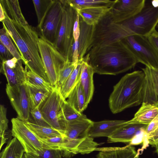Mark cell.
<instances>
[{
	"label": "cell",
	"instance_id": "obj_1",
	"mask_svg": "<svg viewBox=\"0 0 158 158\" xmlns=\"http://www.w3.org/2000/svg\"><path fill=\"white\" fill-rule=\"evenodd\" d=\"M3 8L6 15L3 26L18 48L25 67L49 82L40 55L38 33L26 20L12 19Z\"/></svg>",
	"mask_w": 158,
	"mask_h": 158
},
{
	"label": "cell",
	"instance_id": "obj_2",
	"mask_svg": "<svg viewBox=\"0 0 158 158\" xmlns=\"http://www.w3.org/2000/svg\"><path fill=\"white\" fill-rule=\"evenodd\" d=\"M84 60L93 69L94 73L116 75L133 68L137 59L122 40L102 47L90 48Z\"/></svg>",
	"mask_w": 158,
	"mask_h": 158
},
{
	"label": "cell",
	"instance_id": "obj_3",
	"mask_svg": "<svg viewBox=\"0 0 158 158\" xmlns=\"http://www.w3.org/2000/svg\"><path fill=\"white\" fill-rule=\"evenodd\" d=\"M144 77L142 71H134L125 75L114 86L109 99L113 113L142 103Z\"/></svg>",
	"mask_w": 158,
	"mask_h": 158
},
{
	"label": "cell",
	"instance_id": "obj_4",
	"mask_svg": "<svg viewBox=\"0 0 158 158\" xmlns=\"http://www.w3.org/2000/svg\"><path fill=\"white\" fill-rule=\"evenodd\" d=\"M93 122L86 118L67 122L61 150L66 156L87 154L96 151L99 144L88 135Z\"/></svg>",
	"mask_w": 158,
	"mask_h": 158
},
{
	"label": "cell",
	"instance_id": "obj_5",
	"mask_svg": "<svg viewBox=\"0 0 158 158\" xmlns=\"http://www.w3.org/2000/svg\"><path fill=\"white\" fill-rule=\"evenodd\" d=\"M109 12L95 25L90 48L109 45L134 35L122 23L114 22L110 17Z\"/></svg>",
	"mask_w": 158,
	"mask_h": 158
},
{
	"label": "cell",
	"instance_id": "obj_6",
	"mask_svg": "<svg viewBox=\"0 0 158 158\" xmlns=\"http://www.w3.org/2000/svg\"><path fill=\"white\" fill-rule=\"evenodd\" d=\"M63 8L60 25L53 44L66 59L72 61V48L74 42L73 28L77 11L66 0H60Z\"/></svg>",
	"mask_w": 158,
	"mask_h": 158
},
{
	"label": "cell",
	"instance_id": "obj_7",
	"mask_svg": "<svg viewBox=\"0 0 158 158\" xmlns=\"http://www.w3.org/2000/svg\"><path fill=\"white\" fill-rule=\"evenodd\" d=\"M65 100L61 93L60 87L56 84L40 106L44 118L51 127L64 133L67 124L63 112Z\"/></svg>",
	"mask_w": 158,
	"mask_h": 158
},
{
	"label": "cell",
	"instance_id": "obj_8",
	"mask_svg": "<svg viewBox=\"0 0 158 158\" xmlns=\"http://www.w3.org/2000/svg\"><path fill=\"white\" fill-rule=\"evenodd\" d=\"M39 36L38 45L40 55L48 80L53 86L57 84L59 71L67 60L53 44Z\"/></svg>",
	"mask_w": 158,
	"mask_h": 158
},
{
	"label": "cell",
	"instance_id": "obj_9",
	"mask_svg": "<svg viewBox=\"0 0 158 158\" xmlns=\"http://www.w3.org/2000/svg\"><path fill=\"white\" fill-rule=\"evenodd\" d=\"M121 23L134 35L147 37L158 25V7L145 5L138 14Z\"/></svg>",
	"mask_w": 158,
	"mask_h": 158
},
{
	"label": "cell",
	"instance_id": "obj_10",
	"mask_svg": "<svg viewBox=\"0 0 158 158\" xmlns=\"http://www.w3.org/2000/svg\"><path fill=\"white\" fill-rule=\"evenodd\" d=\"M137 60L151 68H158V54L147 37L133 35L122 40Z\"/></svg>",
	"mask_w": 158,
	"mask_h": 158
},
{
	"label": "cell",
	"instance_id": "obj_11",
	"mask_svg": "<svg viewBox=\"0 0 158 158\" xmlns=\"http://www.w3.org/2000/svg\"><path fill=\"white\" fill-rule=\"evenodd\" d=\"M12 136L16 137L24 147L25 152L38 156L44 148L39 138L28 127L25 122L18 117L11 119Z\"/></svg>",
	"mask_w": 158,
	"mask_h": 158
},
{
	"label": "cell",
	"instance_id": "obj_12",
	"mask_svg": "<svg viewBox=\"0 0 158 158\" xmlns=\"http://www.w3.org/2000/svg\"><path fill=\"white\" fill-rule=\"evenodd\" d=\"M6 91L13 108L20 119L29 121L31 108L25 84L15 86L6 84Z\"/></svg>",
	"mask_w": 158,
	"mask_h": 158
},
{
	"label": "cell",
	"instance_id": "obj_13",
	"mask_svg": "<svg viewBox=\"0 0 158 158\" xmlns=\"http://www.w3.org/2000/svg\"><path fill=\"white\" fill-rule=\"evenodd\" d=\"M63 8L60 0H55L39 30L40 35L53 44L56 40L60 25Z\"/></svg>",
	"mask_w": 158,
	"mask_h": 158
},
{
	"label": "cell",
	"instance_id": "obj_14",
	"mask_svg": "<svg viewBox=\"0 0 158 158\" xmlns=\"http://www.w3.org/2000/svg\"><path fill=\"white\" fill-rule=\"evenodd\" d=\"M145 0H116L109 12L112 21L121 23L138 14L145 5Z\"/></svg>",
	"mask_w": 158,
	"mask_h": 158
},
{
	"label": "cell",
	"instance_id": "obj_15",
	"mask_svg": "<svg viewBox=\"0 0 158 158\" xmlns=\"http://www.w3.org/2000/svg\"><path fill=\"white\" fill-rule=\"evenodd\" d=\"M145 74L143 102L158 107V68H141Z\"/></svg>",
	"mask_w": 158,
	"mask_h": 158
},
{
	"label": "cell",
	"instance_id": "obj_16",
	"mask_svg": "<svg viewBox=\"0 0 158 158\" xmlns=\"http://www.w3.org/2000/svg\"><path fill=\"white\" fill-rule=\"evenodd\" d=\"M147 125L131 123L126 121L108 137L109 143H129L137 135L145 131Z\"/></svg>",
	"mask_w": 158,
	"mask_h": 158
},
{
	"label": "cell",
	"instance_id": "obj_17",
	"mask_svg": "<svg viewBox=\"0 0 158 158\" xmlns=\"http://www.w3.org/2000/svg\"><path fill=\"white\" fill-rule=\"evenodd\" d=\"M126 121L105 120L93 122L90 127L88 136L92 138L100 137H108Z\"/></svg>",
	"mask_w": 158,
	"mask_h": 158
},
{
	"label": "cell",
	"instance_id": "obj_18",
	"mask_svg": "<svg viewBox=\"0 0 158 158\" xmlns=\"http://www.w3.org/2000/svg\"><path fill=\"white\" fill-rule=\"evenodd\" d=\"M114 4L85 7L77 11L85 23L89 25L95 26L111 10Z\"/></svg>",
	"mask_w": 158,
	"mask_h": 158
},
{
	"label": "cell",
	"instance_id": "obj_19",
	"mask_svg": "<svg viewBox=\"0 0 158 158\" xmlns=\"http://www.w3.org/2000/svg\"><path fill=\"white\" fill-rule=\"evenodd\" d=\"M79 23L80 31L77 41L78 60L83 59L90 49L95 27L87 24L80 16Z\"/></svg>",
	"mask_w": 158,
	"mask_h": 158
},
{
	"label": "cell",
	"instance_id": "obj_20",
	"mask_svg": "<svg viewBox=\"0 0 158 158\" xmlns=\"http://www.w3.org/2000/svg\"><path fill=\"white\" fill-rule=\"evenodd\" d=\"M22 63V60H19L16 67L11 68L8 67L4 61L2 62L1 72L5 76L7 84L11 86L25 84L26 80L25 70Z\"/></svg>",
	"mask_w": 158,
	"mask_h": 158
},
{
	"label": "cell",
	"instance_id": "obj_21",
	"mask_svg": "<svg viewBox=\"0 0 158 158\" xmlns=\"http://www.w3.org/2000/svg\"><path fill=\"white\" fill-rule=\"evenodd\" d=\"M98 150L99 151L98 158H139L135 148L129 144L122 148H97L96 151Z\"/></svg>",
	"mask_w": 158,
	"mask_h": 158
},
{
	"label": "cell",
	"instance_id": "obj_22",
	"mask_svg": "<svg viewBox=\"0 0 158 158\" xmlns=\"http://www.w3.org/2000/svg\"><path fill=\"white\" fill-rule=\"evenodd\" d=\"M94 73L92 68L83 58L80 81L84 92L87 105L92 99L94 94L93 77Z\"/></svg>",
	"mask_w": 158,
	"mask_h": 158
},
{
	"label": "cell",
	"instance_id": "obj_23",
	"mask_svg": "<svg viewBox=\"0 0 158 158\" xmlns=\"http://www.w3.org/2000/svg\"><path fill=\"white\" fill-rule=\"evenodd\" d=\"M158 114V107L154 105L142 102L133 118L128 122L148 125Z\"/></svg>",
	"mask_w": 158,
	"mask_h": 158
},
{
	"label": "cell",
	"instance_id": "obj_24",
	"mask_svg": "<svg viewBox=\"0 0 158 158\" xmlns=\"http://www.w3.org/2000/svg\"><path fill=\"white\" fill-rule=\"evenodd\" d=\"M25 85L31 110L40 107L50 92L36 87L27 83H25Z\"/></svg>",
	"mask_w": 158,
	"mask_h": 158
},
{
	"label": "cell",
	"instance_id": "obj_25",
	"mask_svg": "<svg viewBox=\"0 0 158 158\" xmlns=\"http://www.w3.org/2000/svg\"><path fill=\"white\" fill-rule=\"evenodd\" d=\"M67 98V102L79 112L81 113L88 106L80 81L71 91Z\"/></svg>",
	"mask_w": 158,
	"mask_h": 158
},
{
	"label": "cell",
	"instance_id": "obj_26",
	"mask_svg": "<svg viewBox=\"0 0 158 158\" xmlns=\"http://www.w3.org/2000/svg\"><path fill=\"white\" fill-rule=\"evenodd\" d=\"M83 59L79 60L73 72L60 87L61 93L65 99L80 81Z\"/></svg>",
	"mask_w": 158,
	"mask_h": 158
},
{
	"label": "cell",
	"instance_id": "obj_27",
	"mask_svg": "<svg viewBox=\"0 0 158 158\" xmlns=\"http://www.w3.org/2000/svg\"><path fill=\"white\" fill-rule=\"evenodd\" d=\"M25 152L23 146L15 137L10 140L0 153V158H22Z\"/></svg>",
	"mask_w": 158,
	"mask_h": 158
},
{
	"label": "cell",
	"instance_id": "obj_28",
	"mask_svg": "<svg viewBox=\"0 0 158 158\" xmlns=\"http://www.w3.org/2000/svg\"><path fill=\"white\" fill-rule=\"evenodd\" d=\"M26 124L38 137L46 139L56 137H64V132L52 127H43L38 125L29 122H25Z\"/></svg>",
	"mask_w": 158,
	"mask_h": 158
},
{
	"label": "cell",
	"instance_id": "obj_29",
	"mask_svg": "<svg viewBox=\"0 0 158 158\" xmlns=\"http://www.w3.org/2000/svg\"><path fill=\"white\" fill-rule=\"evenodd\" d=\"M55 0H33L32 2L38 20V28L40 30L48 13Z\"/></svg>",
	"mask_w": 158,
	"mask_h": 158
},
{
	"label": "cell",
	"instance_id": "obj_30",
	"mask_svg": "<svg viewBox=\"0 0 158 158\" xmlns=\"http://www.w3.org/2000/svg\"><path fill=\"white\" fill-rule=\"evenodd\" d=\"M26 81L34 87L47 90L50 92L53 86L48 81L25 67V69Z\"/></svg>",
	"mask_w": 158,
	"mask_h": 158
},
{
	"label": "cell",
	"instance_id": "obj_31",
	"mask_svg": "<svg viewBox=\"0 0 158 158\" xmlns=\"http://www.w3.org/2000/svg\"><path fill=\"white\" fill-rule=\"evenodd\" d=\"M66 1L77 10L86 7L113 5L116 0H66Z\"/></svg>",
	"mask_w": 158,
	"mask_h": 158
},
{
	"label": "cell",
	"instance_id": "obj_32",
	"mask_svg": "<svg viewBox=\"0 0 158 158\" xmlns=\"http://www.w3.org/2000/svg\"><path fill=\"white\" fill-rule=\"evenodd\" d=\"M5 28L3 26L0 30V42L9 51L14 57L22 60V57L13 44Z\"/></svg>",
	"mask_w": 158,
	"mask_h": 158
},
{
	"label": "cell",
	"instance_id": "obj_33",
	"mask_svg": "<svg viewBox=\"0 0 158 158\" xmlns=\"http://www.w3.org/2000/svg\"><path fill=\"white\" fill-rule=\"evenodd\" d=\"M63 112L67 122L80 120L87 118L86 116L73 108L67 101L65 100L63 106Z\"/></svg>",
	"mask_w": 158,
	"mask_h": 158
},
{
	"label": "cell",
	"instance_id": "obj_34",
	"mask_svg": "<svg viewBox=\"0 0 158 158\" xmlns=\"http://www.w3.org/2000/svg\"><path fill=\"white\" fill-rule=\"evenodd\" d=\"M75 65L69 60H67L63 67L60 70L58 75L57 84L60 87L64 84L70 75Z\"/></svg>",
	"mask_w": 158,
	"mask_h": 158
},
{
	"label": "cell",
	"instance_id": "obj_35",
	"mask_svg": "<svg viewBox=\"0 0 158 158\" xmlns=\"http://www.w3.org/2000/svg\"><path fill=\"white\" fill-rule=\"evenodd\" d=\"M38 138L42 143L44 148L47 149L60 150L64 140V137H56L46 139Z\"/></svg>",
	"mask_w": 158,
	"mask_h": 158
},
{
	"label": "cell",
	"instance_id": "obj_36",
	"mask_svg": "<svg viewBox=\"0 0 158 158\" xmlns=\"http://www.w3.org/2000/svg\"><path fill=\"white\" fill-rule=\"evenodd\" d=\"M6 108L2 105L0 106V137L2 138L8 130V120L6 117Z\"/></svg>",
	"mask_w": 158,
	"mask_h": 158
},
{
	"label": "cell",
	"instance_id": "obj_37",
	"mask_svg": "<svg viewBox=\"0 0 158 158\" xmlns=\"http://www.w3.org/2000/svg\"><path fill=\"white\" fill-rule=\"evenodd\" d=\"M30 113L34 120L33 123L41 126L52 127L44 118L40 107L31 110Z\"/></svg>",
	"mask_w": 158,
	"mask_h": 158
},
{
	"label": "cell",
	"instance_id": "obj_38",
	"mask_svg": "<svg viewBox=\"0 0 158 158\" xmlns=\"http://www.w3.org/2000/svg\"><path fill=\"white\" fill-rule=\"evenodd\" d=\"M38 154L41 158H63L62 152L59 150L44 149Z\"/></svg>",
	"mask_w": 158,
	"mask_h": 158
},
{
	"label": "cell",
	"instance_id": "obj_39",
	"mask_svg": "<svg viewBox=\"0 0 158 158\" xmlns=\"http://www.w3.org/2000/svg\"><path fill=\"white\" fill-rule=\"evenodd\" d=\"M158 128V114L148 125L145 131L143 143H147L148 137L153 133Z\"/></svg>",
	"mask_w": 158,
	"mask_h": 158
},
{
	"label": "cell",
	"instance_id": "obj_40",
	"mask_svg": "<svg viewBox=\"0 0 158 158\" xmlns=\"http://www.w3.org/2000/svg\"><path fill=\"white\" fill-rule=\"evenodd\" d=\"M0 57L2 62L11 59L14 57L9 51L1 42Z\"/></svg>",
	"mask_w": 158,
	"mask_h": 158
},
{
	"label": "cell",
	"instance_id": "obj_41",
	"mask_svg": "<svg viewBox=\"0 0 158 158\" xmlns=\"http://www.w3.org/2000/svg\"><path fill=\"white\" fill-rule=\"evenodd\" d=\"M79 15L77 12V15L75 20L73 28V37L74 42H77L80 34V26L79 23Z\"/></svg>",
	"mask_w": 158,
	"mask_h": 158
},
{
	"label": "cell",
	"instance_id": "obj_42",
	"mask_svg": "<svg viewBox=\"0 0 158 158\" xmlns=\"http://www.w3.org/2000/svg\"><path fill=\"white\" fill-rule=\"evenodd\" d=\"M147 38L158 54V31L155 30Z\"/></svg>",
	"mask_w": 158,
	"mask_h": 158
},
{
	"label": "cell",
	"instance_id": "obj_43",
	"mask_svg": "<svg viewBox=\"0 0 158 158\" xmlns=\"http://www.w3.org/2000/svg\"><path fill=\"white\" fill-rule=\"evenodd\" d=\"M158 138V128L148 138L147 143L151 145Z\"/></svg>",
	"mask_w": 158,
	"mask_h": 158
},
{
	"label": "cell",
	"instance_id": "obj_44",
	"mask_svg": "<svg viewBox=\"0 0 158 158\" xmlns=\"http://www.w3.org/2000/svg\"><path fill=\"white\" fill-rule=\"evenodd\" d=\"M22 158H41L35 154L25 152Z\"/></svg>",
	"mask_w": 158,
	"mask_h": 158
},
{
	"label": "cell",
	"instance_id": "obj_45",
	"mask_svg": "<svg viewBox=\"0 0 158 158\" xmlns=\"http://www.w3.org/2000/svg\"><path fill=\"white\" fill-rule=\"evenodd\" d=\"M6 15L3 8L1 4H0V21L2 22L5 19Z\"/></svg>",
	"mask_w": 158,
	"mask_h": 158
},
{
	"label": "cell",
	"instance_id": "obj_46",
	"mask_svg": "<svg viewBox=\"0 0 158 158\" xmlns=\"http://www.w3.org/2000/svg\"><path fill=\"white\" fill-rule=\"evenodd\" d=\"M152 145L155 147L156 152L158 155V138L152 143Z\"/></svg>",
	"mask_w": 158,
	"mask_h": 158
},
{
	"label": "cell",
	"instance_id": "obj_47",
	"mask_svg": "<svg viewBox=\"0 0 158 158\" xmlns=\"http://www.w3.org/2000/svg\"><path fill=\"white\" fill-rule=\"evenodd\" d=\"M151 3L153 6L155 7H158V0H152Z\"/></svg>",
	"mask_w": 158,
	"mask_h": 158
},
{
	"label": "cell",
	"instance_id": "obj_48",
	"mask_svg": "<svg viewBox=\"0 0 158 158\" xmlns=\"http://www.w3.org/2000/svg\"><path fill=\"white\" fill-rule=\"evenodd\" d=\"M156 27H157V28H158V25H157V26H156Z\"/></svg>",
	"mask_w": 158,
	"mask_h": 158
},
{
	"label": "cell",
	"instance_id": "obj_49",
	"mask_svg": "<svg viewBox=\"0 0 158 158\" xmlns=\"http://www.w3.org/2000/svg\"><path fill=\"white\" fill-rule=\"evenodd\" d=\"M98 158L97 157L96 158Z\"/></svg>",
	"mask_w": 158,
	"mask_h": 158
}]
</instances>
